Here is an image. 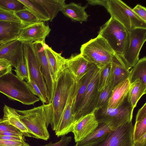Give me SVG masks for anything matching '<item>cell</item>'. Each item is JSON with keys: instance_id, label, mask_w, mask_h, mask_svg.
I'll return each mask as SVG.
<instances>
[{"instance_id": "9", "label": "cell", "mask_w": 146, "mask_h": 146, "mask_svg": "<svg viewBox=\"0 0 146 146\" xmlns=\"http://www.w3.org/2000/svg\"><path fill=\"white\" fill-rule=\"evenodd\" d=\"M23 52L30 79L36 83L48 104L50 103L47 85L30 43H23Z\"/></svg>"}, {"instance_id": "42", "label": "cell", "mask_w": 146, "mask_h": 146, "mask_svg": "<svg viewBox=\"0 0 146 146\" xmlns=\"http://www.w3.org/2000/svg\"><path fill=\"white\" fill-rule=\"evenodd\" d=\"M0 146H31L25 141L0 140Z\"/></svg>"}, {"instance_id": "39", "label": "cell", "mask_w": 146, "mask_h": 146, "mask_svg": "<svg viewBox=\"0 0 146 146\" xmlns=\"http://www.w3.org/2000/svg\"><path fill=\"white\" fill-rule=\"evenodd\" d=\"M12 65L8 60L0 58V77L12 72Z\"/></svg>"}, {"instance_id": "28", "label": "cell", "mask_w": 146, "mask_h": 146, "mask_svg": "<svg viewBox=\"0 0 146 146\" xmlns=\"http://www.w3.org/2000/svg\"><path fill=\"white\" fill-rule=\"evenodd\" d=\"M135 121L133 132V142L146 133V103L139 110L136 116Z\"/></svg>"}, {"instance_id": "23", "label": "cell", "mask_w": 146, "mask_h": 146, "mask_svg": "<svg viewBox=\"0 0 146 146\" xmlns=\"http://www.w3.org/2000/svg\"><path fill=\"white\" fill-rule=\"evenodd\" d=\"M23 27V25L21 23L0 21V43L9 42L17 39Z\"/></svg>"}, {"instance_id": "43", "label": "cell", "mask_w": 146, "mask_h": 146, "mask_svg": "<svg viewBox=\"0 0 146 146\" xmlns=\"http://www.w3.org/2000/svg\"><path fill=\"white\" fill-rule=\"evenodd\" d=\"M88 3L91 5H99L107 8L108 0H88Z\"/></svg>"}, {"instance_id": "16", "label": "cell", "mask_w": 146, "mask_h": 146, "mask_svg": "<svg viewBox=\"0 0 146 146\" xmlns=\"http://www.w3.org/2000/svg\"><path fill=\"white\" fill-rule=\"evenodd\" d=\"M98 124L94 113L88 114L74 123L72 132L74 134L75 142L83 140L92 133Z\"/></svg>"}, {"instance_id": "2", "label": "cell", "mask_w": 146, "mask_h": 146, "mask_svg": "<svg viewBox=\"0 0 146 146\" xmlns=\"http://www.w3.org/2000/svg\"><path fill=\"white\" fill-rule=\"evenodd\" d=\"M17 111L20 120L34 138L46 141L49 138L47 128L51 123L53 114L51 103L29 110Z\"/></svg>"}, {"instance_id": "47", "label": "cell", "mask_w": 146, "mask_h": 146, "mask_svg": "<svg viewBox=\"0 0 146 146\" xmlns=\"http://www.w3.org/2000/svg\"><path fill=\"white\" fill-rule=\"evenodd\" d=\"M9 42L0 43V50L6 46L7 43Z\"/></svg>"}, {"instance_id": "12", "label": "cell", "mask_w": 146, "mask_h": 146, "mask_svg": "<svg viewBox=\"0 0 146 146\" xmlns=\"http://www.w3.org/2000/svg\"><path fill=\"white\" fill-rule=\"evenodd\" d=\"M45 43V41H38L30 43L40 65L51 102L54 91L55 82L44 49V45Z\"/></svg>"}, {"instance_id": "11", "label": "cell", "mask_w": 146, "mask_h": 146, "mask_svg": "<svg viewBox=\"0 0 146 146\" xmlns=\"http://www.w3.org/2000/svg\"><path fill=\"white\" fill-rule=\"evenodd\" d=\"M132 121L112 130L106 138L93 146H134Z\"/></svg>"}, {"instance_id": "37", "label": "cell", "mask_w": 146, "mask_h": 146, "mask_svg": "<svg viewBox=\"0 0 146 146\" xmlns=\"http://www.w3.org/2000/svg\"><path fill=\"white\" fill-rule=\"evenodd\" d=\"M29 88L32 92L36 96L38 97L43 104H48L41 91L35 82L31 79L26 82Z\"/></svg>"}, {"instance_id": "3", "label": "cell", "mask_w": 146, "mask_h": 146, "mask_svg": "<svg viewBox=\"0 0 146 146\" xmlns=\"http://www.w3.org/2000/svg\"><path fill=\"white\" fill-rule=\"evenodd\" d=\"M0 92L25 105L33 104L40 100L30 90L26 82L12 72L0 77Z\"/></svg>"}, {"instance_id": "10", "label": "cell", "mask_w": 146, "mask_h": 146, "mask_svg": "<svg viewBox=\"0 0 146 146\" xmlns=\"http://www.w3.org/2000/svg\"><path fill=\"white\" fill-rule=\"evenodd\" d=\"M146 40V29L136 28L129 32L122 56L131 68L139 60L141 50Z\"/></svg>"}, {"instance_id": "13", "label": "cell", "mask_w": 146, "mask_h": 146, "mask_svg": "<svg viewBox=\"0 0 146 146\" xmlns=\"http://www.w3.org/2000/svg\"><path fill=\"white\" fill-rule=\"evenodd\" d=\"M51 31L49 26L42 21L22 28L17 39L23 43L45 41L46 37Z\"/></svg>"}, {"instance_id": "41", "label": "cell", "mask_w": 146, "mask_h": 146, "mask_svg": "<svg viewBox=\"0 0 146 146\" xmlns=\"http://www.w3.org/2000/svg\"><path fill=\"white\" fill-rule=\"evenodd\" d=\"M132 10L140 18L146 22V8L145 7L137 4Z\"/></svg>"}, {"instance_id": "8", "label": "cell", "mask_w": 146, "mask_h": 146, "mask_svg": "<svg viewBox=\"0 0 146 146\" xmlns=\"http://www.w3.org/2000/svg\"><path fill=\"white\" fill-rule=\"evenodd\" d=\"M100 69L98 68L90 82L78 108L74 113L73 125L85 115L96 110L99 91L98 90Z\"/></svg>"}, {"instance_id": "34", "label": "cell", "mask_w": 146, "mask_h": 146, "mask_svg": "<svg viewBox=\"0 0 146 146\" xmlns=\"http://www.w3.org/2000/svg\"><path fill=\"white\" fill-rule=\"evenodd\" d=\"M0 7L17 12L26 9L19 0H0Z\"/></svg>"}, {"instance_id": "21", "label": "cell", "mask_w": 146, "mask_h": 146, "mask_svg": "<svg viewBox=\"0 0 146 146\" xmlns=\"http://www.w3.org/2000/svg\"><path fill=\"white\" fill-rule=\"evenodd\" d=\"M112 130L106 124L100 123L96 129L83 140L76 143L74 146H93L106 139Z\"/></svg>"}, {"instance_id": "44", "label": "cell", "mask_w": 146, "mask_h": 146, "mask_svg": "<svg viewBox=\"0 0 146 146\" xmlns=\"http://www.w3.org/2000/svg\"><path fill=\"white\" fill-rule=\"evenodd\" d=\"M25 139L23 136L19 137L0 136V140L23 141H25Z\"/></svg>"}, {"instance_id": "45", "label": "cell", "mask_w": 146, "mask_h": 146, "mask_svg": "<svg viewBox=\"0 0 146 146\" xmlns=\"http://www.w3.org/2000/svg\"><path fill=\"white\" fill-rule=\"evenodd\" d=\"M133 143L134 146H146V133Z\"/></svg>"}, {"instance_id": "17", "label": "cell", "mask_w": 146, "mask_h": 146, "mask_svg": "<svg viewBox=\"0 0 146 146\" xmlns=\"http://www.w3.org/2000/svg\"><path fill=\"white\" fill-rule=\"evenodd\" d=\"M23 56V43L18 39L9 42L0 50V58L8 60L15 68Z\"/></svg>"}, {"instance_id": "20", "label": "cell", "mask_w": 146, "mask_h": 146, "mask_svg": "<svg viewBox=\"0 0 146 146\" xmlns=\"http://www.w3.org/2000/svg\"><path fill=\"white\" fill-rule=\"evenodd\" d=\"M44 47L49 65L55 82L60 74L64 69L66 59L62 56V53H59L56 52L45 43Z\"/></svg>"}, {"instance_id": "27", "label": "cell", "mask_w": 146, "mask_h": 146, "mask_svg": "<svg viewBox=\"0 0 146 146\" xmlns=\"http://www.w3.org/2000/svg\"><path fill=\"white\" fill-rule=\"evenodd\" d=\"M48 15L52 21L66 4L65 0H35Z\"/></svg>"}, {"instance_id": "5", "label": "cell", "mask_w": 146, "mask_h": 146, "mask_svg": "<svg viewBox=\"0 0 146 146\" xmlns=\"http://www.w3.org/2000/svg\"><path fill=\"white\" fill-rule=\"evenodd\" d=\"M108 106L96 110L94 114L98 123H104L112 130L132 121L133 109L128 102L127 97L118 108L111 109Z\"/></svg>"}, {"instance_id": "4", "label": "cell", "mask_w": 146, "mask_h": 146, "mask_svg": "<svg viewBox=\"0 0 146 146\" xmlns=\"http://www.w3.org/2000/svg\"><path fill=\"white\" fill-rule=\"evenodd\" d=\"M80 50L83 56L99 69L111 64L115 54L106 41L98 35L82 45Z\"/></svg>"}, {"instance_id": "29", "label": "cell", "mask_w": 146, "mask_h": 146, "mask_svg": "<svg viewBox=\"0 0 146 146\" xmlns=\"http://www.w3.org/2000/svg\"><path fill=\"white\" fill-rule=\"evenodd\" d=\"M131 83L137 79L141 80L146 85V58L139 60L131 69L129 77Z\"/></svg>"}, {"instance_id": "1", "label": "cell", "mask_w": 146, "mask_h": 146, "mask_svg": "<svg viewBox=\"0 0 146 146\" xmlns=\"http://www.w3.org/2000/svg\"><path fill=\"white\" fill-rule=\"evenodd\" d=\"M76 84L74 77L66 68L60 72L55 81L51 102L53 114L50 125L53 131L58 128L69 99L76 89Z\"/></svg>"}, {"instance_id": "19", "label": "cell", "mask_w": 146, "mask_h": 146, "mask_svg": "<svg viewBox=\"0 0 146 146\" xmlns=\"http://www.w3.org/2000/svg\"><path fill=\"white\" fill-rule=\"evenodd\" d=\"M131 82L129 78L122 81L113 89L108 108L115 109L119 106L127 97Z\"/></svg>"}, {"instance_id": "46", "label": "cell", "mask_w": 146, "mask_h": 146, "mask_svg": "<svg viewBox=\"0 0 146 146\" xmlns=\"http://www.w3.org/2000/svg\"><path fill=\"white\" fill-rule=\"evenodd\" d=\"M0 136H8L16 137L23 136L10 131L0 132Z\"/></svg>"}, {"instance_id": "33", "label": "cell", "mask_w": 146, "mask_h": 146, "mask_svg": "<svg viewBox=\"0 0 146 146\" xmlns=\"http://www.w3.org/2000/svg\"><path fill=\"white\" fill-rule=\"evenodd\" d=\"M111 64L100 69L98 90H104L110 82Z\"/></svg>"}, {"instance_id": "6", "label": "cell", "mask_w": 146, "mask_h": 146, "mask_svg": "<svg viewBox=\"0 0 146 146\" xmlns=\"http://www.w3.org/2000/svg\"><path fill=\"white\" fill-rule=\"evenodd\" d=\"M129 32L112 17L100 28L98 35L103 38L115 53L123 56Z\"/></svg>"}, {"instance_id": "40", "label": "cell", "mask_w": 146, "mask_h": 146, "mask_svg": "<svg viewBox=\"0 0 146 146\" xmlns=\"http://www.w3.org/2000/svg\"><path fill=\"white\" fill-rule=\"evenodd\" d=\"M62 137L61 139L56 143H53L51 141L42 146H67L72 140V137L65 135Z\"/></svg>"}, {"instance_id": "35", "label": "cell", "mask_w": 146, "mask_h": 146, "mask_svg": "<svg viewBox=\"0 0 146 146\" xmlns=\"http://www.w3.org/2000/svg\"><path fill=\"white\" fill-rule=\"evenodd\" d=\"M16 76L22 80L27 81L30 80V76L24 55L17 67L15 70Z\"/></svg>"}, {"instance_id": "18", "label": "cell", "mask_w": 146, "mask_h": 146, "mask_svg": "<svg viewBox=\"0 0 146 146\" xmlns=\"http://www.w3.org/2000/svg\"><path fill=\"white\" fill-rule=\"evenodd\" d=\"M92 63L80 54H74L66 59L64 68L69 71L78 81L87 72Z\"/></svg>"}, {"instance_id": "30", "label": "cell", "mask_w": 146, "mask_h": 146, "mask_svg": "<svg viewBox=\"0 0 146 146\" xmlns=\"http://www.w3.org/2000/svg\"><path fill=\"white\" fill-rule=\"evenodd\" d=\"M27 9L36 16L42 21H49L50 19L42 7L35 0H19Z\"/></svg>"}, {"instance_id": "26", "label": "cell", "mask_w": 146, "mask_h": 146, "mask_svg": "<svg viewBox=\"0 0 146 146\" xmlns=\"http://www.w3.org/2000/svg\"><path fill=\"white\" fill-rule=\"evenodd\" d=\"M146 93V85L140 79L135 80L131 83L127 96L128 102L133 109L141 97Z\"/></svg>"}, {"instance_id": "38", "label": "cell", "mask_w": 146, "mask_h": 146, "mask_svg": "<svg viewBox=\"0 0 146 146\" xmlns=\"http://www.w3.org/2000/svg\"><path fill=\"white\" fill-rule=\"evenodd\" d=\"M3 131H10L23 136L19 130L11 125L7 120L0 118V132Z\"/></svg>"}, {"instance_id": "24", "label": "cell", "mask_w": 146, "mask_h": 146, "mask_svg": "<svg viewBox=\"0 0 146 146\" xmlns=\"http://www.w3.org/2000/svg\"><path fill=\"white\" fill-rule=\"evenodd\" d=\"M3 119L7 120L11 125L19 130L23 136L34 138L30 131L19 119L20 114L17 110L5 105Z\"/></svg>"}, {"instance_id": "7", "label": "cell", "mask_w": 146, "mask_h": 146, "mask_svg": "<svg viewBox=\"0 0 146 146\" xmlns=\"http://www.w3.org/2000/svg\"><path fill=\"white\" fill-rule=\"evenodd\" d=\"M106 9L111 17L122 24L128 32L136 28L146 29V22L121 0H108Z\"/></svg>"}, {"instance_id": "36", "label": "cell", "mask_w": 146, "mask_h": 146, "mask_svg": "<svg viewBox=\"0 0 146 146\" xmlns=\"http://www.w3.org/2000/svg\"><path fill=\"white\" fill-rule=\"evenodd\" d=\"M0 21L12 22L21 23L23 25L21 21L15 15V12L1 7Z\"/></svg>"}, {"instance_id": "32", "label": "cell", "mask_w": 146, "mask_h": 146, "mask_svg": "<svg viewBox=\"0 0 146 146\" xmlns=\"http://www.w3.org/2000/svg\"><path fill=\"white\" fill-rule=\"evenodd\" d=\"M113 89L110 82L104 90L99 92L96 110L108 106Z\"/></svg>"}, {"instance_id": "25", "label": "cell", "mask_w": 146, "mask_h": 146, "mask_svg": "<svg viewBox=\"0 0 146 146\" xmlns=\"http://www.w3.org/2000/svg\"><path fill=\"white\" fill-rule=\"evenodd\" d=\"M98 68L96 65L92 63L91 65L86 73L80 80L77 81L79 84V88L75 100L74 113L79 106L88 86L92 80L94 74Z\"/></svg>"}, {"instance_id": "31", "label": "cell", "mask_w": 146, "mask_h": 146, "mask_svg": "<svg viewBox=\"0 0 146 146\" xmlns=\"http://www.w3.org/2000/svg\"><path fill=\"white\" fill-rule=\"evenodd\" d=\"M15 13L22 21L24 27L42 22L36 16L27 8L23 10L15 12Z\"/></svg>"}, {"instance_id": "22", "label": "cell", "mask_w": 146, "mask_h": 146, "mask_svg": "<svg viewBox=\"0 0 146 146\" xmlns=\"http://www.w3.org/2000/svg\"><path fill=\"white\" fill-rule=\"evenodd\" d=\"M88 5L82 6L81 5L74 2L65 4L60 11L66 17L70 19L73 22H78L82 23L87 21L89 15L85 9Z\"/></svg>"}, {"instance_id": "15", "label": "cell", "mask_w": 146, "mask_h": 146, "mask_svg": "<svg viewBox=\"0 0 146 146\" xmlns=\"http://www.w3.org/2000/svg\"><path fill=\"white\" fill-rule=\"evenodd\" d=\"M79 88V84L77 81L76 89L69 99L58 128L55 131L58 137L65 136L72 131L74 105Z\"/></svg>"}, {"instance_id": "14", "label": "cell", "mask_w": 146, "mask_h": 146, "mask_svg": "<svg viewBox=\"0 0 146 146\" xmlns=\"http://www.w3.org/2000/svg\"><path fill=\"white\" fill-rule=\"evenodd\" d=\"M131 69L122 56L115 53L111 60L110 78L113 89L129 78Z\"/></svg>"}]
</instances>
